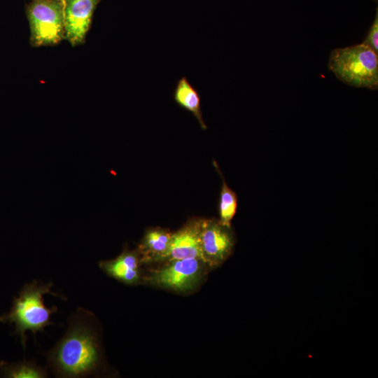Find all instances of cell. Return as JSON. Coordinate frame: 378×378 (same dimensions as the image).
I'll return each instance as SVG.
<instances>
[{"label":"cell","mask_w":378,"mask_h":378,"mask_svg":"<svg viewBox=\"0 0 378 378\" xmlns=\"http://www.w3.org/2000/svg\"><path fill=\"white\" fill-rule=\"evenodd\" d=\"M43 355L46 368L56 377L80 378L97 375L102 353L94 314L78 307L67 318V328L55 346Z\"/></svg>","instance_id":"6da1fadb"},{"label":"cell","mask_w":378,"mask_h":378,"mask_svg":"<svg viewBox=\"0 0 378 378\" xmlns=\"http://www.w3.org/2000/svg\"><path fill=\"white\" fill-rule=\"evenodd\" d=\"M52 286V282L45 284L38 280L25 284L18 295L13 298L10 311L0 316L1 322L14 323L13 334L20 337V343L24 349L27 341V331H31L36 337L38 332H44L46 326L55 325L50 321V316L57 312V307H46L43 295L49 293L66 300L65 297L51 291Z\"/></svg>","instance_id":"7a4b0ae2"},{"label":"cell","mask_w":378,"mask_h":378,"mask_svg":"<svg viewBox=\"0 0 378 378\" xmlns=\"http://www.w3.org/2000/svg\"><path fill=\"white\" fill-rule=\"evenodd\" d=\"M328 67L346 84L356 88L377 89L378 54L363 43L333 50Z\"/></svg>","instance_id":"3957f363"},{"label":"cell","mask_w":378,"mask_h":378,"mask_svg":"<svg viewBox=\"0 0 378 378\" xmlns=\"http://www.w3.org/2000/svg\"><path fill=\"white\" fill-rule=\"evenodd\" d=\"M200 242L203 255L210 268L223 263L233 251L235 238L231 225L215 218H201Z\"/></svg>","instance_id":"8992f818"},{"label":"cell","mask_w":378,"mask_h":378,"mask_svg":"<svg viewBox=\"0 0 378 378\" xmlns=\"http://www.w3.org/2000/svg\"><path fill=\"white\" fill-rule=\"evenodd\" d=\"M206 267L198 258H184L167 262L153 270L146 280L160 287L177 291L190 290L196 286L205 273Z\"/></svg>","instance_id":"5b68a950"},{"label":"cell","mask_w":378,"mask_h":378,"mask_svg":"<svg viewBox=\"0 0 378 378\" xmlns=\"http://www.w3.org/2000/svg\"><path fill=\"white\" fill-rule=\"evenodd\" d=\"M172 234L160 227L148 230L139 246V253L142 255L140 262H155L167 250Z\"/></svg>","instance_id":"30bf717a"},{"label":"cell","mask_w":378,"mask_h":378,"mask_svg":"<svg viewBox=\"0 0 378 378\" xmlns=\"http://www.w3.org/2000/svg\"><path fill=\"white\" fill-rule=\"evenodd\" d=\"M200 223L201 218H192L173 233L167 250L155 262L198 258L206 264L200 242Z\"/></svg>","instance_id":"52a82bcc"},{"label":"cell","mask_w":378,"mask_h":378,"mask_svg":"<svg viewBox=\"0 0 378 378\" xmlns=\"http://www.w3.org/2000/svg\"><path fill=\"white\" fill-rule=\"evenodd\" d=\"M27 15L32 46L55 45L65 37L63 0H31Z\"/></svg>","instance_id":"277c9868"},{"label":"cell","mask_w":378,"mask_h":378,"mask_svg":"<svg viewBox=\"0 0 378 378\" xmlns=\"http://www.w3.org/2000/svg\"><path fill=\"white\" fill-rule=\"evenodd\" d=\"M174 99L182 108L190 112L198 121L202 130H206L201 108V97L197 89L186 76L181 77L176 84Z\"/></svg>","instance_id":"8fae6325"},{"label":"cell","mask_w":378,"mask_h":378,"mask_svg":"<svg viewBox=\"0 0 378 378\" xmlns=\"http://www.w3.org/2000/svg\"><path fill=\"white\" fill-rule=\"evenodd\" d=\"M0 377L5 378H46V367H41L34 360L8 363L0 361Z\"/></svg>","instance_id":"7c38bea8"},{"label":"cell","mask_w":378,"mask_h":378,"mask_svg":"<svg viewBox=\"0 0 378 378\" xmlns=\"http://www.w3.org/2000/svg\"><path fill=\"white\" fill-rule=\"evenodd\" d=\"M363 43L371 48L378 54V13Z\"/></svg>","instance_id":"5bb4252c"},{"label":"cell","mask_w":378,"mask_h":378,"mask_svg":"<svg viewBox=\"0 0 378 378\" xmlns=\"http://www.w3.org/2000/svg\"><path fill=\"white\" fill-rule=\"evenodd\" d=\"M138 251L125 249L113 260L99 262V268L106 274L126 284H134L139 280Z\"/></svg>","instance_id":"9c48e42d"},{"label":"cell","mask_w":378,"mask_h":378,"mask_svg":"<svg viewBox=\"0 0 378 378\" xmlns=\"http://www.w3.org/2000/svg\"><path fill=\"white\" fill-rule=\"evenodd\" d=\"M101 0H63L65 37L72 46L84 42L94 11Z\"/></svg>","instance_id":"ba28073f"},{"label":"cell","mask_w":378,"mask_h":378,"mask_svg":"<svg viewBox=\"0 0 378 378\" xmlns=\"http://www.w3.org/2000/svg\"><path fill=\"white\" fill-rule=\"evenodd\" d=\"M214 164L222 180L220 192L218 213L219 221L225 225H231V221L237 209V195L226 183L218 164L214 160Z\"/></svg>","instance_id":"4fadbf2b"}]
</instances>
